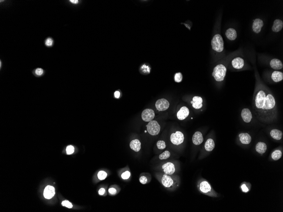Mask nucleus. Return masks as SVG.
<instances>
[{
    "label": "nucleus",
    "mask_w": 283,
    "mask_h": 212,
    "mask_svg": "<svg viewBox=\"0 0 283 212\" xmlns=\"http://www.w3.org/2000/svg\"><path fill=\"white\" fill-rule=\"evenodd\" d=\"M162 169L164 174L168 175H173L175 172L174 164L172 163L167 162L162 166Z\"/></svg>",
    "instance_id": "obj_10"
},
{
    "label": "nucleus",
    "mask_w": 283,
    "mask_h": 212,
    "mask_svg": "<svg viewBox=\"0 0 283 212\" xmlns=\"http://www.w3.org/2000/svg\"><path fill=\"white\" fill-rule=\"evenodd\" d=\"M282 153L281 151L279 150H276L274 151L271 154V157L274 160H278L280 159L282 157Z\"/></svg>",
    "instance_id": "obj_27"
},
{
    "label": "nucleus",
    "mask_w": 283,
    "mask_h": 212,
    "mask_svg": "<svg viewBox=\"0 0 283 212\" xmlns=\"http://www.w3.org/2000/svg\"><path fill=\"white\" fill-rule=\"evenodd\" d=\"M215 148V143L213 140L212 139H209L205 144V149L208 152H211L214 150Z\"/></svg>",
    "instance_id": "obj_26"
},
{
    "label": "nucleus",
    "mask_w": 283,
    "mask_h": 212,
    "mask_svg": "<svg viewBox=\"0 0 283 212\" xmlns=\"http://www.w3.org/2000/svg\"><path fill=\"white\" fill-rule=\"evenodd\" d=\"M241 117L244 122L247 123L251 122L253 118L251 112L247 108L243 109L242 111Z\"/></svg>",
    "instance_id": "obj_11"
},
{
    "label": "nucleus",
    "mask_w": 283,
    "mask_h": 212,
    "mask_svg": "<svg viewBox=\"0 0 283 212\" xmlns=\"http://www.w3.org/2000/svg\"><path fill=\"white\" fill-rule=\"evenodd\" d=\"M283 27V21L281 19H275L273 25L272 27V31L275 32L280 31L282 29Z\"/></svg>",
    "instance_id": "obj_22"
},
{
    "label": "nucleus",
    "mask_w": 283,
    "mask_h": 212,
    "mask_svg": "<svg viewBox=\"0 0 283 212\" xmlns=\"http://www.w3.org/2000/svg\"><path fill=\"white\" fill-rule=\"evenodd\" d=\"M241 188L243 192H245V193H247V192H248L249 189L248 188V187H247V186H246L245 184H242L241 186Z\"/></svg>",
    "instance_id": "obj_38"
},
{
    "label": "nucleus",
    "mask_w": 283,
    "mask_h": 212,
    "mask_svg": "<svg viewBox=\"0 0 283 212\" xmlns=\"http://www.w3.org/2000/svg\"><path fill=\"white\" fill-rule=\"evenodd\" d=\"M147 130L151 135H157L160 132V125L157 121L152 120L147 125Z\"/></svg>",
    "instance_id": "obj_6"
},
{
    "label": "nucleus",
    "mask_w": 283,
    "mask_h": 212,
    "mask_svg": "<svg viewBox=\"0 0 283 212\" xmlns=\"http://www.w3.org/2000/svg\"><path fill=\"white\" fill-rule=\"evenodd\" d=\"M130 147L135 152H139L141 149V143L138 139L133 140L130 144Z\"/></svg>",
    "instance_id": "obj_25"
},
{
    "label": "nucleus",
    "mask_w": 283,
    "mask_h": 212,
    "mask_svg": "<svg viewBox=\"0 0 283 212\" xmlns=\"http://www.w3.org/2000/svg\"><path fill=\"white\" fill-rule=\"evenodd\" d=\"M98 193L100 195H103V194H104L105 193V190L104 188H101V189H100Z\"/></svg>",
    "instance_id": "obj_40"
},
{
    "label": "nucleus",
    "mask_w": 283,
    "mask_h": 212,
    "mask_svg": "<svg viewBox=\"0 0 283 212\" xmlns=\"http://www.w3.org/2000/svg\"><path fill=\"white\" fill-rule=\"evenodd\" d=\"M202 98L200 97L194 96L192 99V101L191 102L192 104V106L193 108L196 109H200L202 107L203 104Z\"/></svg>",
    "instance_id": "obj_17"
},
{
    "label": "nucleus",
    "mask_w": 283,
    "mask_h": 212,
    "mask_svg": "<svg viewBox=\"0 0 283 212\" xmlns=\"http://www.w3.org/2000/svg\"><path fill=\"white\" fill-rule=\"evenodd\" d=\"M70 2L72 3L73 4H77L79 3V1H78V0H70Z\"/></svg>",
    "instance_id": "obj_42"
},
{
    "label": "nucleus",
    "mask_w": 283,
    "mask_h": 212,
    "mask_svg": "<svg viewBox=\"0 0 283 212\" xmlns=\"http://www.w3.org/2000/svg\"><path fill=\"white\" fill-rule=\"evenodd\" d=\"M55 194V188L52 186H48L45 188L44 191V196L47 199H50Z\"/></svg>",
    "instance_id": "obj_14"
},
{
    "label": "nucleus",
    "mask_w": 283,
    "mask_h": 212,
    "mask_svg": "<svg viewBox=\"0 0 283 212\" xmlns=\"http://www.w3.org/2000/svg\"><path fill=\"white\" fill-rule=\"evenodd\" d=\"M53 39L50 38L46 39V42H45V44L48 47L52 46V45H53Z\"/></svg>",
    "instance_id": "obj_34"
},
{
    "label": "nucleus",
    "mask_w": 283,
    "mask_h": 212,
    "mask_svg": "<svg viewBox=\"0 0 283 212\" xmlns=\"http://www.w3.org/2000/svg\"><path fill=\"white\" fill-rule=\"evenodd\" d=\"M130 175L131 174L130 172L126 171L122 174V175H121V177H122V179H124V180H126V179L129 178V177H130Z\"/></svg>",
    "instance_id": "obj_35"
},
{
    "label": "nucleus",
    "mask_w": 283,
    "mask_h": 212,
    "mask_svg": "<svg viewBox=\"0 0 283 212\" xmlns=\"http://www.w3.org/2000/svg\"><path fill=\"white\" fill-rule=\"evenodd\" d=\"M62 205L63 206L65 207L68 208H72L73 207V205H72V204L67 200L63 201Z\"/></svg>",
    "instance_id": "obj_32"
},
{
    "label": "nucleus",
    "mask_w": 283,
    "mask_h": 212,
    "mask_svg": "<svg viewBox=\"0 0 283 212\" xmlns=\"http://www.w3.org/2000/svg\"><path fill=\"white\" fill-rule=\"evenodd\" d=\"M232 66L236 69H241L244 65V61L240 57L236 58L232 60Z\"/></svg>",
    "instance_id": "obj_16"
},
{
    "label": "nucleus",
    "mask_w": 283,
    "mask_h": 212,
    "mask_svg": "<svg viewBox=\"0 0 283 212\" xmlns=\"http://www.w3.org/2000/svg\"><path fill=\"white\" fill-rule=\"evenodd\" d=\"M159 178L161 184L170 191L176 190L179 186V178L177 176L161 174Z\"/></svg>",
    "instance_id": "obj_2"
},
{
    "label": "nucleus",
    "mask_w": 283,
    "mask_h": 212,
    "mask_svg": "<svg viewBox=\"0 0 283 212\" xmlns=\"http://www.w3.org/2000/svg\"><path fill=\"white\" fill-rule=\"evenodd\" d=\"M170 152L169 151H164V152H163V153H161V154H160L159 156V158L160 160H165V159H167L169 157H170Z\"/></svg>",
    "instance_id": "obj_28"
},
{
    "label": "nucleus",
    "mask_w": 283,
    "mask_h": 212,
    "mask_svg": "<svg viewBox=\"0 0 283 212\" xmlns=\"http://www.w3.org/2000/svg\"><path fill=\"white\" fill-rule=\"evenodd\" d=\"M182 75L181 73H178L175 76V81L177 83H179L182 81Z\"/></svg>",
    "instance_id": "obj_30"
},
{
    "label": "nucleus",
    "mask_w": 283,
    "mask_h": 212,
    "mask_svg": "<svg viewBox=\"0 0 283 212\" xmlns=\"http://www.w3.org/2000/svg\"><path fill=\"white\" fill-rule=\"evenodd\" d=\"M43 70L41 68H37L35 71V73L37 76H41L43 73Z\"/></svg>",
    "instance_id": "obj_36"
},
{
    "label": "nucleus",
    "mask_w": 283,
    "mask_h": 212,
    "mask_svg": "<svg viewBox=\"0 0 283 212\" xmlns=\"http://www.w3.org/2000/svg\"><path fill=\"white\" fill-rule=\"evenodd\" d=\"M270 67L273 69L280 70L283 68L282 63L279 59L274 58L270 62Z\"/></svg>",
    "instance_id": "obj_19"
},
{
    "label": "nucleus",
    "mask_w": 283,
    "mask_h": 212,
    "mask_svg": "<svg viewBox=\"0 0 283 212\" xmlns=\"http://www.w3.org/2000/svg\"><path fill=\"white\" fill-rule=\"evenodd\" d=\"M155 117L154 111L151 109H146L142 113V118L145 122H149L152 121Z\"/></svg>",
    "instance_id": "obj_8"
},
{
    "label": "nucleus",
    "mask_w": 283,
    "mask_h": 212,
    "mask_svg": "<svg viewBox=\"0 0 283 212\" xmlns=\"http://www.w3.org/2000/svg\"><path fill=\"white\" fill-rule=\"evenodd\" d=\"M239 137L241 142L243 145H248L251 142V137L246 133L239 134Z\"/></svg>",
    "instance_id": "obj_18"
},
{
    "label": "nucleus",
    "mask_w": 283,
    "mask_h": 212,
    "mask_svg": "<svg viewBox=\"0 0 283 212\" xmlns=\"http://www.w3.org/2000/svg\"><path fill=\"white\" fill-rule=\"evenodd\" d=\"M140 181L142 184H146L147 182V179L146 177L142 176L140 178Z\"/></svg>",
    "instance_id": "obj_37"
},
{
    "label": "nucleus",
    "mask_w": 283,
    "mask_h": 212,
    "mask_svg": "<svg viewBox=\"0 0 283 212\" xmlns=\"http://www.w3.org/2000/svg\"><path fill=\"white\" fill-rule=\"evenodd\" d=\"M109 192L110 194L114 195V194H116L117 191H116V189H115V188H110L109 189Z\"/></svg>",
    "instance_id": "obj_39"
},
{
    "label": "nucleus",
    "mask_w": 283,
    "mask_h": 212,
    "mask_svg": "<svg viewBox=\"0 0 283 212\" xmlns=\"http://www.w3.org/2000/svg\"><path fill=\"white\" fill-rule=\"evenodd\" d=\"M190 114L189 109L186 106L181 108L177 114L178 119L180 120H183L187 118Z\"/></svg>",
    "instance_id": "obj_12"
},
{
    "label": "nucleus",
    "mask_w": 283,
    "mask_h": 212,
    "mask_svg": "<svg viewBox=\"0 0 283 212\" xmlns=\"http://www.w3.org/2000/svg\"><path fill=\"white\" fill-rule=\"evenodd\" d=\"M157 147L159 150H164L166 147L165 142L164 141H158L157 143Z\"/></svg>",
    "instance_id": "obj_29"
},
{
    "label": "nucleus",
    "mask_w": 283,
    "mask_h": 212,
    "mask_svg": "<svg viewBox=\"0 0 283 212\" xmlns=\"http://www.w3.org/2000/svg\"><path fill=\"white\" fill-rule=\"evenodd\" d=\"M98 177L100 180H104L107 178V174L106 172L101 171L98 174Z\"/></svg>",
    "instance_id": "obj_31"
},
{
    "label": "nucleus",
    "mask_w": 283,
    "mask_h": 212,
    "mask_svg": "<svg viewBox=\"0 0 283 212\" xmlns=\"http://www.w3.org/2000/svg\"><path fill=\"white\" fill-rule=\"evenodd\" d=\"M184 135L182 133L177 131L175 133H173L170 136L171 142L173 145H179L184 142Z\"/></svg>",
    "instance_id": "obj_7"
},
{
    "label": "nucleus",
    "mask_w": 283,
    "mask_h": 212,
    "mask_svg": "<svg viewBox=\"0 0 283 212\" xmlns=\"http://www.w3.org/2000/svg\"><path fill=\"white\" fill-rule=\"evenodd\" d=\"M197 188L200 192L204 195L211 196V197H218V194L216 193L213 188L211 186L210 184L206 180L201 179L197 183Z\"/></svg>",
    "instance_id": "obj_3"
},
{
    "label": "nucleus",
    "mask_w": 283,
    "mask_h": 212,
    "mask_svg": "<svg viewBox=\"0 0 283 212\" xmlns=\"http://www.w3.org/2000/svg\"><path fill=\"white\" fill-rule=\"evenodd\" d=\"M192 142L196 145H199L203 142V138L202 134L199 131H197L192 136Z\"/></svg>",
    "instance_id": "obj_15"
},
{
    "label": "nucleus",
    "mask_w": 283,
    "mask_h": 212,
    "mask_svg": "<svg viewBox=\"0 0 283 212\" xmlns=\"http://www.w3.org/2000/svg\"><path fill=\"white\" fill-rule=\"evenodd\" d=\"M256 150L259 154H264L267 150V146L265 143L263 142H259L256 145Z\"/></svg>",
    "instance_id": "obj_20"
},
{
    "label": "nucleus",
    "mask_w": 283,
    "mask_h": 212,
    "mask_svg": "<svg viewBox=\"0 0 283 212\" xmlns=\"http://www.w3.org/2000/svg\"><path fill=\"white\" fill-rule=\"evenodd\" d=\"M115 96L116 98H118L120 96V93L119 91H116L115 92Z\"/></svg>",
    "instance_id": "obj_41"
},
{
    "label": "nucleus",
    "mask_w": 283,
    "mask_h": 212,
    "mask_svg": "<svg viewBox=\"0 0 283 212\" xmlns=\"http://www.w3.org/2000/svg\"><path fill=\"white\" fill-rule=\"evenodd\" d=\"M227 69L223 64H218L216 66L214 69L212 73V76L216 81H223L226 76Z\"/></svg>",
    "instance_id": "obj_4"
},
{
    "label": "nucleus",
    "mask_w": 283,
    "mask_h": 212,
    "mask_svg": "<svg viewBox=\"0 0 283 212\" xmlns=\"http://www.w3.org/2000/svg\"><path fill=\"white\" fill-rule=\"evenodd\" d=\"M253 109L257 118L265 123L273 121L277 114L276 102L273 95L263 89H259L255 94Z\"/></svg>",
    "instance_id": "obj_1"
},
{
    "label": "nucleus",
    "mask_w": 283,
    "mask_h": 212,
    "mask_svg": "<svg viewBox=\"0 0 283 212\" xmlns=\"http://www.w3.org/2000/svg\"><path fill=\"white\" fill-rule=\"evenodd\" d=\"M156 107L159 111H164L167 110L169 107L170 103L168 101L165 99L158 100L156 102Z\"/></svg>",
    "instance_id": "obj_9"
},
{
    "label": "nucleus",
    "mask_w": 283,
    "mask_h": 212,
    "mask_svg": "<svg viewBox=\"0 0 283 212\" xmlns=\"http://www.w3.org/2000/svg\"><path fill=\"white\" fill-rule=\"evenodd\" d=\"M264 25V22L262 19H255L253 24V30L256 33L258 34L261 31L262 28Z\"/></svg>",
    "instance_id": "obj_13"
},
{
    "label": "nucleus",
    "mask_w": 283,
    "mask_h": 212,
    "mask_svg": "<svg viewBox=\"0 0 283 212\" xmlns=\"http://www.w3.org/2000/svg\"><path fill=\"white\" fill-rule=\"evenodd\" d=\"M211 44L212 48L215 51L221 52L223 50L224 42L221 35L218 34L214 36L212 39Z\"/></svg>",
    "instance_id": "obj_5"
},
{
    "label": "nucleus",
    "mask_w": 283,
    "mask_h": 212,
    "mask_svg": "<svg viewBox=\"0 0 283 212\" xmlns=\"http://www.w3.org/2000/svg\"><path fill=\"white\" fill-rule=\"evenodd\" d=\"M271 137L275 140H280L283 136L282 132L278 129H272L270 132Z\"/></svg>",
    "instance_id": "obj_21"
},
{
    "label": "nucleus",
    "mask_w": 283,
    "mask_h": 212,
    "mask_svg": "<svg viewBox=\"0 0 283 212\" xmlns=\"http://www.w3.org/2000/svg\"><path fill=\"white\" fill-rule=\"evenodd\" d=\"M226 35L227 38L230 40H234L236 38L237 33L234 29L232 28H228L226 30Z\"/></svg>",
    "instance_id": "obj_23"
},
{
    "label": "nucleus",
    "mask_w": 283,
    "mask_h": 212,
    "mask_svg": "<svg viewBox=\"0 0 283 212\" xmlns=\"http://www.w3.org/2000/svg\"><path fill=\"white\" fill-rule=\"evenodd\" d=\"M271 78L275 82H280L283 79V73L282 72L278 71H275L272 74Z\"/></svg>",
    "instance_id": "obj_24"
},
{
    "label": "nucleus",
    "mask_w": 283,
    "mask_h": 212,
    "mask_svg": "<svg viewBox=\"0 0 283 212\" xmlns=\"http://www.w3.org/2000/svg\"><path fill=\"white\" fill-rule=\"evenodd\" d=\"M74 148L73 146L70 145L68 146L66 148L67 153L68 155H71L74 152Z\"/></svg>",
    "instance_id": "obj_33"
}]
</instances>
